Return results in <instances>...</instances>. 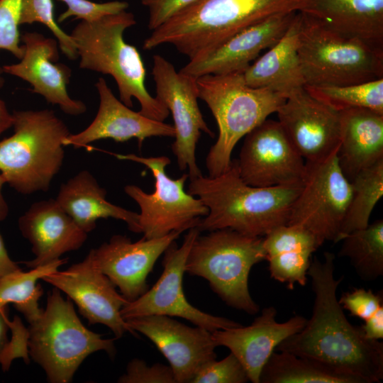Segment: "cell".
<instances>
[{
    "label": "cell",
    "instance_id": "2",
    "mask_svg": "<svg viewBox=\"0 0 383 383\" xmlns=\"http://www.w3.org/2000/svg\"><path fill=\"white\" fill-rule=\"evenodd\" d=\"M301 184L249 185L239 174L237 160H232L228 169L219 175L190 179L187 192L209 209L197 226L200 232L230 228L246 235L264 237L288 223Z\"/></svg>",
    "mask_w": 383,
    "mask_h": 383
},
{
    "label": "cell",
    "instance_id": "24",
    "mask_svg": "<svg viewBox=\"0 0 383 383\" xmlns=\"http://www.w3.org/2000/svg\"><path fill=\"white\" fill-rule=\"evenodd\" d=\"M340 167L351 182L362 170L383 160V113L365 108L339 111Z\"/></svg>",
    "mask_w": 383,
    "mask_h": 383
},
{
    "label": "cell",
    "instance_id": "10",
    "mask_svg": "<svg viewBox=\"0 0 383 383\" xmlns=\"http://www.w3.org/2000/svg\"><path fill=\"white\" fill-rule=\"evenodd\" d=\"M117 159L145 165L152 174L155 190L149 194L140 187L128 184L125 193L138 205L140 233L146 238H156L174 231L184 232L197 227L208 208L203 202L184 190L189 178L183 174L177 179L170 177L165 171L171 160L167 156L143 157L135 154L112 153Z\"/></svg>",
    "mask_w": 383,
    "mask_h": 383
},
{
    "label": "cell",
    "instance_id": "19",
    "mask_svg": "<svg viewBox=\"0 0 383 383\" xmlns=\"http://www.w3.org/2000/svg\"><path fill=\"white\" fill-rule=\"evenodd\" d=\"M21 40L24 48L22 58L18 63L4 65V72L28 82L32 92L57 105L67 114L85 113V104L73 99L67 92L71 70L65 65L56 63L59 60L57 41L37 32H27Z\"/></svg>",
    "mask_w": 383,
    "mask_h": 383
},
{
    "label": "cell",
    "instance_id": "37",
    "mask_svg": "<svg viewBox=\"0 0 383 383\" xmlns=\"http://www.w3.org/2000/svg\"><path fill=\"white\" fill-rule=\"evenodd\" d=\"M67 6V10L57 18L61 23L70 17L82 21L93 22L104 16L126 11L129 4L124 1H111L103 3L89 0H59Z\"/></svg>",
    "mask_w": 383,
    "mask_h": 383
},
{
    "label": "cell",
    "instance_id": "45",
    "mask_svg": "<svg viewBox=\"0 0 383 383\" xmlns=\"http://www.w3.org/2000/svg\"><path fill=\"white\" fill-rule=\"evenodd\" d=\"M5 184H6V181L0 173V221L6 219L9 211L8 204L2 194V189Z\"/></svg>",
    "mask_w": 383,
    "mask_h": 383
},
{
    "label": "cell",
    "instance_id": "20",
    "mask_svg": "<svg viewBox=\"0 0 383 383\" xmlns=\"http://www.w3.org/2000/svg\"><path fill=\"white\" fill-rule=\"evenodd\" d=\"M296 13L274 14L245 28L204 55L190 60L179 72L195 78L207 74L243 73L262 50L279 40Z\"/></svg>",
    "mask_w": 383,
    "mask_h": 383
},
{
    "label": "cell",
    "instance_id": "12",
    "mask_svg": "<svg viewBox=\"0 0 383 383\" xmlns=\"http://www.w3.org/2000/svg\"><path fill=\"white\" fill-rule=\"evenodd\" d=\"M201 232L197 227L187 231L180 247L172 242L164 252L162 273L151 289L121 309L123 319L148 315H164L186 319L210 332L241 326L225 317L202 311L189 303L183 291L185 263L195 239Z\"/></svg>",
    "mask_w": 383,
    "mask_h": 383
},
{
    "label": "cell",
    "instance_id": "1",
    "mask_svg": "<svg viewBox=\"0 0 383 383\" xmlns=\"http://www.w3.org/2000/svg\"><path fill=\"white\" fill-rule=\"evenodd\" d=\"M335 255L315 257L308 270L314 293L312 315L304 328L281 342L275 350L318 360L360 378L363 383L383 379V343L365 337L352 325L337 298L343 277L335 279Z\"/></svg>",
    "mask_w": 383,
    "mask_h": 383
},
{
    "label": "cell",
    "instance_id": "44",
    "mask_svg": "<svg viewBox=\"0 0 383 383\" xmlns=\"http://www.w3.org/2000/svg\"><path fill=\"white\" fill-rule=\"evenodd\" d=\"M13 117L4 101L0 99V135L13 126Z\"/></svg>",
    "mask_w": 383,
    "mask_h": 383
},
{
    "label": "cell",
    "instance_id": "42",
    "mask_svg": "<svg viewBox=\"0 0 383 383\" xmlns=\"http://www.w3.org/2000/svg\"><path fill=\"white\" fill-rule=\"evenodd\" d=\"M366 338L380 340L383 338V307L360 326Z\"/></svg>",
    "mask_w": 383,
    "mask_h": 383
},
{
    "label": "cell",
    "instance_id": "25",
    "mask_svg": "<svg viewBox=\"0 0 383 383\" xmlns=\"http://www.w3.org/2000/svg\"><path fill=\"white\" fill-rule=\"evenodd\" d=\"M297 12L383 50V0H298Z\"/></svg>",
    "mask_w": 383,
    "mask_h": 383
},
{
    "label": "cell",
    "instance_id": "13",
    "mask_svg": "<svg viewBox=\"0 0 383 383\" xmlns=\"http://www.w3.org/2000/svg\"><path fill=\"white\" fill-rule=\"evenodd\" d=\"M152 74L155 97L172 113L175 131L172 151L181 171L188 170L189 179L201 175L196 160V148L201 133L213 137L198 105L196 78L177 72L160 55L153 56Z\"/></svg>",
    "mask_w": 383,
    "mask_h": 383
},
{
    "label": "cell",
    "instance_id": "31",
    "mask_svg": "<svg viewBox=\"0 0 383 383\" xmlns=\"http://www.w3.org/2000/svg\"><path fill=\"white\" fill-rule=\"evenodd\" d=\"M341 241L338 256L348 258L362 279L372 281L383 275L382 219L347 234Z\"/></svg>",
    "mask_w": 383,
    "mask_h": 383
},
{
    "label": "cell",
    "instance_id": "9",
    "mask_svg": "<svg viewBox=\"0 0 383 383\" xmlns=\"http://www.w3.org/2000/svg\"><path fill=\"white\" fill-rule=\"evenodd\" d=\"M264 260L263 237L246 235L230 228L217 229L195 239L185 272L207 280L228 306L254 315L260 307L250 295L248 278L252 267Z\"/></svg>",
    "mask_w": 383,
    "mask_h": 383
},
{
    "label": "cell",
    "instance_id": "4",
    "mask_svg": "<svg viewBox=\"0 0 383 383\" xmlns=\"http://www.w3.org/2000/svg\"><path fill=\"white\" fill-rule=\"evenodd\" d=\"M135 24L133 13L123 11L96 21H81L70 36L77 47L80 68L111 75L117 84L121 102L131 108L135 98L140 104L141 114L164 121L170 111L147 90L142 57L135 46L124 40L125 30Z\"/></svg>",
    "mask_w": 383,
    "mask_h": 383
},
{
    "label": "cell",
    "instance_id": "27",
    "mask_svg": "<svg viewBox=\"0 0 383 383\" xmlns=\"http://www.w3.org/2000/svg\"><path fill=\"white\" fill-rule=\"evenodd\" d=\"M298 29L296 11L279 40L243 72L247 85L270 89L286 99L305 88L298 55Z\"/></svg>",
    "mask_w": 383,
    "mask_h": 383
},
{
    "label": "cell",
    "instance_id": "35",
    "mask_svg": "<svg viewBox=\"0 0 383 383\" xmlns=\"http://www.w3.org/2000/svg\"><path fill=\"white\" fill-rule=\"evenodd\" d=\"M247 372L240 360L230 353L220 361L216 359L203 366L191 383H245Z\"/></svg>",
    "mask_w": 383,
    "mask_h": 383
},
{
    "label": "cell",
    "instance_id": "30",
    "mask_svg": "<svg viewBox=\"0 0 383 383\" xmlns=\"http://www.w3.org/2000/svg\"><path fill=\"white\" fill-rule=\"evenodd\" d=\"M67 262V258H59L28 272L20 269L1 278L0 309H5L8 304H13L29 324L37 320L43 311L38 303L43 289L38 281L57 272Z\"/></svg>",
    "mask_w": 383,
    "mask_h": 383
},
{
    "label": "cell",
    "instance_id": "18",
    "mask_svg": "<svg viewBox=\"0 0 383 383\" xmlns=\"http://www.w3.org/2000/svg\"><path fill=\"white\" fill-rule=\"evenodd\" d=\"M278 122L306 162L323 160L338 150L340 113L305 88L288 96L276 112Z\"/></svg>",
    "mask_w": 383,
    "mask_h": 383
},
{
    "label": "cell",
    "instance_id": "32",
    "mask_svg": "<svg viewBox=\"0 0 383 383\" xmlns=\"http://www.w3.org/2000/svg\"><path fill=\"white\" fill-rule=\"evenodd\" d=\"M350 183V200L338 243L347 234L369 225L371 213L383 196V160L360 171Z\"/></svg>",
    "mask_w": 383,
    "mask_h": 383
},
{
    "label": "cell",
    "instance_id": "33",
    "mask_svg": "<svg viewBox=\"0 0 383 383\" xmlns=\"http://www.w3.org/2000/svg\"><path fill=\"white\" fill-rule=\"evenodd\" d=\"M305 89L313 97L337 111L365 108L383 113V78L345 86H305Z\"/></svg>",
    "mask_w": 383,
    "mask_h": 383
},
{
    "label": "cell",
    "instance_id": "23",
    "mask_svg": "<svg viewBox=\"0 0 383 383\" xmlns=\"http://www.w3.org/2000/svg\"><path fill=\"white\" fill-rule=\"evenodd\" d=\"M18 225L22 235L30 243L35 255L33 260L23 262L29 268L77 250L87 239L88 233L52 199L33 203L20 216Z\"/></svg>",
    "mask_w": 383,
    "mask_h": 383
},
{
    "label": "cell",
    "instance_id": "21",
    "mask_svg": "<svg viewBox=\"0 0 383 383\" xmlns=\"http://www.w3.org/2000/svg\"><path fill=\"white\" fill-rule=\"evenodd\" d=\"M277 313L274 306L265 307L248 326L241 325L211 333L216 345L230 350L240 360L252 383H260L262 369L277 345L299 332L307 321L305 317L296 315L285 322L278 323Z\"/></svg>",
    "mask_w": 383,
    "mask_h": 383
},
{
    "label": "cell",
    "instance_id": "11",
    "mask_svg": "<svg viewBox=\"0 0 383 383\" xmlns=\"http://www.w3.org/2000/svg\"><path fill=\"white\" fill-rule=\"evenodd\" d=\"M338 150L316 162H306L301 190L287 224L300 226L323 245L338 243L352 193L350 182L338 164Z\"/></svg>",
    "mask_w": 383,
    "mask_h": 383
},
{
    "label": "cell",
    "instance_id": "17",
    "mask_svg": "<svg viewBox=\"0 0 383 383\" xmlns=\"http://www.w3.org/2000/svg\"><path fill=\"white\" fill-rule=\"evenodd\" d=\"M182 233L174 231L156 238L143 237L136 242L126 235H115L88 254L121 294L132 301L149 289L147 278L155 263Z\"/></svg>",
    "mask_w": 383,
    "mask_h": 383
},
{
    "label": "cell",
    "instance_id": "39",
    "mask_svg": "<svg viewBox=\"0 0 383 383\" xmlns=\"http://www.w3.org/2000/svg\"><path fill=\"white\" fill-rule=\"evenodd\" d=\"M119 383H176L170 366L156 363L149 366L143 360L134 358L126 372L117 380Z\"/></svg>",
    "mask_w": 383,
    "mask_h": 383
},
{
    "label": "cell",
    "instance_id": "7",
    "mask_svg": "<svg viewBox=\"0 0 383 383\" xmlns=\"http://www.w3.org/2000/svg\"><path fill=\"white\" fill-rule=\"evenodd\" d=\"M298 55L306 86L332 87L383 78V50L301 12Z\"/></svg>",
    "mask_w": 383,
    "mask_h": 383
},
{
    "label": "cell",
    "instance_id": "15",
    "mask_svg": "<svg viewBox=\"0 0 383 383\" xmlns=\"http://www.w3.org/2000/svg\"><path fill=\"white\" fill-rule=\"evenodd\" d=\"M43 280L67 294L89 324L107 326L116 339L126 332L137 336L121 315V309L128 301L94 265L89 254L82 261L65 270H57Z\"/></svg>",
    "mask_w": 383,
    "mask_h": 383
},
{
    "label": "cell",
    "instance_id": "26",
    "mask_svg": "<svg viewBox=\"0 0 383 383\" xmlns=\"http://www.w3.org/2000/svg\"><path fill=\"white\" fill-rule=\"evenodd\" d=\"M55 200L87 233L96 228L99 219L108 218L124 221L130 231L140 233L139 214L107 201L106 189L87 170L62 184Z\"/></svg>",
    "mask_w": 383,
    "mask_h": 383
},
{
    "label": "cell",
    "instance_id": "8",
    "mask_svg": "<svg viewBox=\"0 0 383 383\" xmlns=\"http://www.w3.org/2000/svg\"><path fill=\"white\" fill-rule=\"evenodd\" d=\"M28 355L45 371L51 383H68L91 354L105 351L113 357V339L89 330L77 316L73 304L54 287L41 316L28 328Z\"/></svg>",
    "mask_w": 383,
    "mask_h": 383
},
{
    "label": "cell",
    "instance_id": "14",
    "mask_svg": "<svg viewBox=\"0 0 383 383\" xmlns=\"http://www.w3.org/2000/svg\"><path fill=\"white\" fill-rule=\"evenodd\" d=\"M237 160L239 174L259 187L302 183L306 161L278 121L266 119L245 136Z\"/></svg>",
    "mask_w": 383,
    "mask_h": 383
},
{
    "label": "cell",
    "instance_id": "38",
    "mask_svg": "<svg viewBox=\"0 0 383 383\" xmlns=\"http://www.w3.org/2000/svg\"><path fill=\"white\" fill-rule=\"evenodd\" d=\"M338 301L351 316L365 321L383 307L382 291L374 293L371 289L355 288L343 293Z\"/></svg>",
    "mask_w": 383,
    "mask_h": 383
},
{
    "label": "cell",
    "instance_id": "40",
    "mask_svg": "<svg viewBox=\"0 0 383 383\" xmlns=\"http://www.w3.org/2000/svg\"><path fill=\"white\" fill-rule=\"evenodd\" d=\"M196 0H140L148 9V28L155 30L175 13L193 4Z\"/></svg>",
    "mask_w": 383,
    "mask_h": 383
},
{
    "label": "cell",
    "instance_id": "43",
    "mask_svg": "<svg viewBox=\"0 0 383 383\" xmlns=\"http://www.w3.org/2000/svg\"><path fill=\"white\" fill-rule=\"evenodd\" d=\"M20 269L17 264L9 257L4 240L0 234V279Z\"/></svg>",
    "mask_w": 383,
    "mask_h": 383
},
{
    "label": "cell",
    "instance_id": "41",
    "mask_svg": "<svg viewBox=\"0 0 383 383\" xmlns=\"http://www.w3.org/2000/svg\"><path fill=\"white\" fill-rule=\"evenodd\" d=\"M11 322L6 317L5 309H0V363L4 370H9L12 357L10 342L8 341L7 331Z\"/></svg>",
    "mask_w": 383,
    "mask_h": 383
},
{
    "label": "cell",
    "instance_id": "46",
    "mask_svg": "<svg viewBox=\"0 0 383 383\" xmlns=\"http://www.w3.org/2000/svg\"><path fill=\"white\" fill-rule=\"evenodd\" d=\"M4 70L2 67L0 66V89L4 86V78L3 77Z\"/></svg>",
    "mask_w": 383,
    "mask_h": 383
},
{
    "label": "cell",
    "instance_id": "5",
    "mask_svg": "<svg viewBox=\"0 0 383 383\" xmlns=\"http://www.w3.org/2000/svg\"><path fill=\"white\" fill-rule=\"evenodd\" d=\"M12 114L13 133L0 140V173L18 193L47 192L63 164L68 127L50 109Z\"/></svg>",
    "mask_w": 383,
    "mask_h": 383
},
{
    "label": "cell",
    "instance_id": "16",
    "mask_svg": "<svg viewBox=\"0 0 383 383\" xmlns=\"http://www.w3.org/2000/svg\"><path fill=\"white\" fill-rule=\"evenodd\" d=\"M135 332L146 336L165 356L176 383H188L206 364L216 359L211 332L190 327L171 316L148 315L126 320Z\"/></svg>",
    "mask_w": 383,
    "mask_h": 383
},
{
    "label": "cell",
    "instance_id": "6",
    "mask_svg": "<svg viewBox=\"0 0 383 383\" xmlns=\"http://www.w3.org/2000/svg\"><path fill=\"white\" fill-rule=\"evenodd\" d=\"M199 99L216 119L218 135L206 158L208 176L224 172L231 165L238 142L276 113L286 98L266 88L246 84L243 72L207 74L196 78Z\"/></svg>",
    "mask_w": 383,
    "mask_h": 383
},
{
    "label": "cell",
    "instance_id": "28",
    "mask_svg": "<svg viewBox=\"0 0 383 383\" xmlns=\"http://www.w3.org/2000/svg\"><path fill=\"white\" fill-rule=\"evenodd\" d=\"M263 245L271 277L290 290L296 284L306 285L312 254L322 245L308 230L289 224L265 235Z\"/></svg>",
    "mask_w": 383,
    "mask_h": 383
},
{
    "label": "cell",
    "instance_id": "34",
    "mask_svg": "<svg viewBox=\"0 0 383 383\" xmlns=\"http://www.w3.org/2000/svg\"><path fill=\"white\" fill-rule=\"evenodd\" d=\"M35 22L45 25L57 38L60 50L70 60L78 57L77 47L70 35L57 23L52 0H21L20 25Z\"/></svg>",
    "mask_w": 383,
    "mask_h": 383
},
{
    "label": "cell",
    "instance_id": "29",
    "mask_svg": "<svg viewBox=\"0 0 383 383\" xmlns=\"http://www.w3.org/2000/svg\"><path fill=\"white\" fill-rule=\"evenodd\" d=\"M260 383H363L358 377L313 358L274 350L260 375Z\"/></svg>",
    "mask_w": 383,
    "mask_h": 383
},
{
    "label": "cell",
    "instance_id": "22",
    "mask_svg": "<svg viewBox=\"0 0 383 383\" xmlns=\"http://www.w3.org/2000/svg\"><path fill=\"white\" fill-rule=\"evenodd\" d=\"M95 86L99 106L94 119L84 131L70 133L63 140L64 146L82 148L101 139L125 142L136 138L140 148L143 141L150 137H174L173 126L131 110L115 96L104 78L99 77Z\"/></svg>",
    "mask_w": 383,
    "mask_h": 383
},
{
    "label": "cell",
    "instance_id": "3",
    "mask_svg": "<svg viewBox=\"0 0 383 383\" xmlns=\"http://www.w3.org/2000/svg\"><path fill=\"white\" fill-rule=\"evenodd\" d=\"M297 3L298 0H196L152 30L143 48L152 50L170 44L193 60L274 14L296 11Z\"/></svg>",
    "mask_w": 383,
    "mask_h": 383
},
{
    "label": "cell",
    "instance_id": "36",
    "mask_svg": "<svg viewBox=\"0 0 383 383\" xmlns=\"http://www.w3.org/2000/svg\"><path fill=\"white\" fill-rule=\"evenodd\" d=\"M21 0H0V50L10 52L21 60L24 48L20 45Z\"/></svg>",
    "mask_w": 383,
    "mask_h": 383
}]
</instances>
